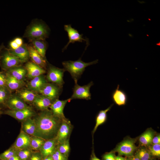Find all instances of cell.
<instances>
[{"label":"cell","instance_id":"5bb4252c","mask_svg":"<svg viewBox=\"0 0 160 160\" xmlns=\"http://www.w3.org/2000/svg\"><path fill=\"white\" fill-rule=\"evenodd\" d=\"M64 28L68 33L69 41L63 48V50L66 49L71 43H74L76 42H82L85 41V39L82 37L83 35L80 34L77 30L72 27L71 25H65Z\"/></svg>","mask_w":160,"mask_h":160},{"label":"cell","instance_id":"83f0119b","mask_svg":"<svg viewBox=\"0 0 160 160\" xmlns=\"http://www.w3.org/2000/svg\"><path fill=\"white\" fill-rule=\"evenodd\" d=\"M154 132L148 130L142 134L139 138V142L142 146H149L151 143L154 136Z\"/></svg>","mask_w":160,"mask_h":160},{"label":"cell","instance_id":"7402d4cb","mask_svg":"<svg viewBox=\"0 0 160 160\" xmlns=\"http://www.w3.org/2000/svg\"><path fill=\"white\" fill-rule=\"evenodd\" d=\"M10 53L18 58L22 63L27 62L29 57L27 46L23 44L15 49H8Z\"/></svg>","mask_w":160,"mask_h":160},{"label":"cell","instance_id":"d6a6232c","mask_svg":"<svg viewBox=\"0 0 160 160\" xmlns=\"http://www.w3.org/2000/svg\"><path fill=\"white\" fill-rule=\"evenodd\" d=\"M17 150L12 146L0 154V160H8L11 157L17 154Z\"/></svg>","mask_w":160,"mask_h":160},{"label":"cell","instance_id":"d4e9b609","mask_svg":"<svg viewBox=\"0 0 160 160\" xmlns=\"http://www.w3.org/2000/svg\"><path fill=\"white\" fill-rule=\"evenodd\" d=\"M5 72L20 81H24L27 74L25 68L20 66L11 69Z\"/></svg>","mask_w":160,"mask_h":160},{"label":"cell","instance_id":"e575fe53","mask_svg":"<svg viewBox=\"0 0 160 160\" xmlns=\"http://www.w3.org/2000/svg\"><path fill=\"white\" fill-rule=\"evenodd\" d=\"M151 156L156 157L160 156V144H153L148 150Z\"/></svg>","mask_w":160,"mask_h":160},{"label":"cell","instance_id":"277c9868","mask_svg":"<svg viewBox=\"0 0 160 160\" xmlns=\"http://www.w3.org/2000/svg\"><path fill=\"white\" fill-rule=\"evenodd\" d=\"M3 49L1 54L0 65L1 68L6 71L11 69L20 66L22 63L20 60L10 53L8 49H5L3 50Z\"/></svg>","mask_w":160,"mask_h":160},{"label":"cell","instance_id":"4fadbf2b","mask_svg":"<svg viewBox=\"0 0 160 160\" xmlns=\"http://www.w3.org/2000/svg\"><path fill=\"white\" fill-rule=\"evenodd\" d=\"M71 100L70 98L63 100L57 99L52 103L49 108L55 115L63 119L66 118L63 113L64 107L67 102Z\"/></svg>","mask_w":160,"mask_h":160},{"label":"cell","instance_id":"8fae6325","mask_svg":"<svg viewBox=\"0 0 160 160\" xmlns=\"http://www.w3.org/2000/svg\"><path fill=\"white\" fill-rule=\"evenodd\" d=\"M6 107L12 110H22L30 107L16 94H12L7 101Z\"/></svg>","mask_w":160,"mask_h":160},{"label":"cell","instance_id":"e0dca14e","mask_svg":"<svg viewBox=\"0 0 160 160\" xmlns=\"http://www.w3.org/2000/svg\"><path fill=\"white\" fill-rule=\"evenodd\" d=\"M111 97L114 103L119 106L125 105L128 99L127 94L124 91L119 89V84L112 92Z\"/></svg>","mask_w":160,"mask_h":160},{"label":"cell","instance_id":"ba28073f","mask_svg":"<svg viewBox=\"0 0 160 160\" xmlns=\"http://www.w3.org/2000/svg\"><path fill=\"white\" fill-rule=\"evenodd\" d=\"M64 69H61L50 66L47 75V80L61 88L64 84L63 79Z\"/></svg>","mask_w":160,"mask_h":160},{"label":"cell","instance_id":"52a82bcc","mask_svg":"<svg viewBox=\"0 0 160 160\" xmlns=\"http://www.w3.org/2000/svg\"><path fill=\"white\" fill-rule=\"evenodd\" d=\"M135 141L133 139H127L121 143L112 151L117 152L120 156L124 155L127 157L133 155L137 150Z\"/></svg>","mask_w":160,"mask_h":160},{"label":"cell","instance_id":"7a4b0ae2","mask_svg":"<svg viewBox=\"0 0 160 160\" xmlns=\"http://www.w3.org/2000/svg\"><path fill=\"white\" fill-rule=\"evenodd\" d=\"M98 61V60H97L92 62L85 63L80 58L75 61H65L62 63V64L65 70L70 73L74 81L77 82L78 79L82 74L85 68L91 65L97 63Z\"/></svg>","mask_w":160,"mask_h":160},{"label":"cell","instance_id":"60d3db41","mask_svg":"<svg viewBox=\"0 0 160 160\" xmlns=\"http://www.w3.org/2000/svg\"><path fill=\"white\" fill-rule=\"evenodd\" d=\"M9 45L11 47V49H16L19 47L14 40L10 42L9 44Z\"/></svg>","mask_w":160,"mask_h":160},{"label":"cell","instance_id":"d6986e66","mask_svg":"<svg viewBox=\"0 0 160 160\" xmlns=\"http://www.w3.org/2000/svg\"><path fill=\"white\" fill-rule=\"evenodd\" d=\"M53 102L48 97L41 95H38L32 103L38 110L43 111L49 109Z\"/></svg>","mask_w":160,"mask_h":160},{"label":"cell","instance_id":"bcb514c9","mask_svg":"<svg viewBox=\"0 0 160 160\" xmlns=\"http://www.w3.org/2000/svg\"><path fill=\"white\" fill-rule=\"evenodd\" d=\"M115 160H126V158L118 156H116Z\"/></svg>","mask_w":160,"mask_h":160},{"label":"cell","instance_id":"5b68a950","mask_svg":"<svg viewBox=\"0 0 160 160\" xmlns=\"http://www.w3.org/2000/svg\"><path fill=\"white\" fill-rule=\"evenodd\" d=\"M1 114L9 115L21 122L29 118H33L36 114L31 108L18 110H12L9 109L1 111Z\"/></svg>","mask_w":160,"mask_h":160},{"label":"cell","instance_id":"603a6c76","mask_svg":"<svg viewBox=\"0 0 160 160\" xmlns=\"http://www.w3.org/2000/svg\"><path fill=\"white\" fill-rule=\"evenodd\" d=\"M16 91L15 94L25 103H32L38 95L28 88H21Z\"/></svg>","mask_w":160,"mask_h":160},{"label":"cell","instance_id":"cb8c5ba5","mask_svg":"<svg viewBox=\"0 0 160 160\" xmlns=\"http://www.w3.org/2000/svg\"><path fill=\"white\" fill-rule=\"evenodd\" d=\"M21 130L31 136H35L36 126L32 118H28L22 122Z\"/></svg>","mask_w":160,"mask_h":160},{"label":"cell","instance_id":"4dcf8cb0","mask_svg":"<svg viewBox=\"0 0 160 160\" xmlns=\"http://www.w3.org/2000/svg\"><path fill=\"white\" fill-rule=\"evenodd\" d=\"M57 147L61 154L68 158L71 149L69 139L57 145Z\"/></svg>","mask_w":160,"mask_h":160},{"label":"cell","instance_id":"836d02e7","mask_svg":"<svg viewBox=\"0 0 160 160\" xmlns=\"http://www.w3.org/2000/svg\"><path fill=\"white\" fill-rule=\"evenodd\" d=\"M33 151L30 149L17 150V155L20 160H28Z\"/></svg>","mask_w":160,"mask_h":160},{"label":"cell","instance_id":"7bdbcfd3","mask_svg":"<svg viewBox=\"0 0 160 160\" xmlns=\"http://www.w3.org/2000/svg\"><path fill=\"white\" fill-rule=\"evenodd\" d=\"M90 160H101L96 156L93 148Z\"/></svg>","mask_w":160,"mask_h":160},{"label":"cell","instance_id":"1f68e13d","mask_svg":"<svg viewBox=\"0 0 160 160\" xmlns=\"http://www.w3.org/2000/svg\"><path fill=\"white\" fill-rule=\"evenodd\" d=\"M140 160H151V156L148 149L143 147L139 148L135 155Z\"/></svg>","mask_w":160,"mask_h":160},{"label":"cell","instance_id":"8d00e7d4","mask_svg":"<svg viewBox=\"0 0 160 160\" xmlns=\"http://www.w3.org/2000/svg\"><path fill=\"white\" fill-rule=\"evenodd\" d=\"M28 160H43L41 154L39 151H33Z\"/></svg>","mask_w":160,"mask_h":160},{"label":"cell","instance_id":"8992f818","mask_svg":"<svg viewBox=\"0 0 160 160\" xmlns=\"http://www.w3.org/2000/svg\"><path fill=\"white\" fill-rule=\"evenodd\" d=\"M73 129V126L70 120L66 118L62 120L55 137L57 145L70 138Z\"/></svg>","mask_w":160,"mask_h":160},{"label":"cell","instance_id":"ac0fdd59","mask_svg":"<svg viewBox=\"0 0 160 160\" xmlns=\"http://www.w3.org/2000/svg\"><path fill=\"white\" fill-rule=\"evenodd\" d=\"M57 146L55 138L45 140L39 150L43 159L47 156L51 155Z\"/></svg>","mask_w":160,"mask_h":160},{"label":"cell","instance_id":"ffe728a7","mask_svg":"<svg viewBox=\"0 0 160 160\" xmlns=\"http://www.w3.org/2000/svg\"><path fill=\"white\" fill-rule=\"evenodd\" d=\"M29 57L32 62L43 69H45L47 67V63L45 59L43 58L31 46H27Z\"/></svg>","mask_w":160,"mask_h":160},{"label":"cell","instance_id":"9a60e30c","mask_svg":"<svg viewBox=\"0 0 160 160\" xmlns=\"http://www.w3.org/2000/svg\"><path fill=\"white\" fill-rule=\"evenodd\" d=\"M25 68L27 72L26 76L29 79H32L43 75L46 72L44 69L32 62H27Z\"/></svg>","mask_w":160,"mask_h":160},{"label":"cell","instance_id":"2e32d148","mask_svg":"<svg viewBox=\"0 0 160 160\" xmlns=\"http://www.w3.org/2000/svg\"><path fill=\"white\" fill-rule=\"evenodd\" d=\"M47 82L44 76L42 75L32 79L28 84V89L36 92L39 93Z\"/></svg>","mask_w":160,"mask_h":160},{"label":"cell","instance_id":"f1b7e54d","mask_svg":"<svg viewBox=\"0 0 160 160\" xmlns=\"http://www.w3.org/2000/svg\"><path fill=\"white\" fill-rule=\"evenodd\" d=\"M33 47L39 54L45 59L47 49V44L44 40H31Z\"/></svg>","mask_w":160,"mask_h":160},{"label":"cell","instance_id":"f546056e","mask_svg":"<svg viewBox=\"0 0 160 160\" xmlns=\"http://www.w3.org/2000/svg\"><path fill=\"white\" fill-rule=\"evenodd\" d=\"M45 140L40 137L31 136L30 149L35 151H39Z\"/></svg>","mask_w":160,"mask_h":160},{"label":"cell","instance_id":"44dd1931","mask_svg":"<svg viewBox=\"0 0 160 160\" xmlns=\"http://www.w3.org/2000/svg\"><path fill=\"white\" fill-rule=\"evenodd\" d=\"M6 76V85L11 92L17 91L25 85L24 81L18 80L8 73L5 72Z\"/></svg>","mask_w":160,"mask_h":160},{"label":"cell","instance_id":"f907efd6","mask_svg":"<svg viewBox=\"0 0 160 160\" xmlns=\"http://www.w3.org/2000/svg\"></svg>","mask_w":160,"mask_h":160},{"label":"cell","instance_id":"b9f144b4","mask_svg":"<svg viewBox=\"0 0 160 160\" xmlns=\"http://www.w3.org/2000/svg\"><path fill=\"white\" fill-rule=\"evenodd\" d=\"M16 43L20 47L23 44V41L22 39L20 38H15L14 40Z\"/></svg>","mask_w":160,"mask_h":160},{"label":"cell","instance_id":"3957f363","mask_svg":"<svg viewBox=\"0 0 160 160\" xmlns=\"http://www.w3.org/2000/svg\"><path fill=\"white\" fill-rule=\"evenodd\" d=\"M49 29L46 25L41 23H35L31 25L27 28L25 35L31 40H44L49 35Z\"/></svg>","mask_w":160,"mask_h":160},{"label":"cell","instance_id":"484cf974","mask_svg":"<svg viewBox=\"0 0 160 160\" xmlns=\"http://www.w3.org/2000/svg\"><path fill=\"white\" fill-rule=\"evenodd\" d=\"M113 104L111 105L107 109L100 111L98 113L96 119L95 126L92 132V135H93L96 130L98 126L104 123L106 121L107 118V113L111 108Z\"/></svg>","mask_w":160,"mask_h":160},{"label":"cell","instance_id":"7c38bea8","mask_svg":"<svg viewBox=\"0 0 160 160\" xmlns=\"http://www.w3.org/2000/svg\"><path fill=\"white\" fill-rule=\"evenodd\" d=\"M31 136L22 130L12 145L17 150L30 149Z\"/></svg>","mask_w":160,"mask_h":160},{"label":"cell","instance_id":"f6af8a7d","mask_svg":"<svg viewBox=\"0 0 160 160\" xmlns=\"http://www.w3.org/2000/svg\"><path fill=\"white\" fill-rule=\"evenodd\" d=\"M8 160H20V159L16 154L11 157Z\"/></svg>","mask_w":160,"mask_h":160},{"label":"cell","instance_id":"4316f807","mask_svg":"<svg viewBox=\"0 0 160 160\" xmlns=\"http://www.w3.org/2000/svg\"><path fill=\"white\" fill-rule=\"evenodd\" d=\"M11 94V92L6 86L0 87V110L6 109L7 101Z\"/></svg>","mask_w":160,"mask_h":160},{"label":"cell","instance_id":"681fc988","mask_svg":"<svg viewBox=\"0 0 160 160\" xmlns=\"http://www.w3.org/2000/svg\"><path fill=\"white\" fill-rule=\"evenodd\" d=\"M1 111L0 110V116L1 115Z\"/></svg>","mask_w":160,"mask_h":160},{"label":"cell","instance_id":"74e56055","mask_svg":"<svg viewBox=\"0 0 160 160\" xmlns=\"http://www.w3.org/2000/svg\"><path fill=\"white\" fill-rule=\"evenodd\" d=\"M116 156L114 152L111 151L104 154L102 156L103 160H115Z\"/></svg>","mask_w":160,"mask_h":160},{"label":"cell","instance_id":"d590c367","mask_svg":"<svg viewBox=\"0 0 160 160\" xmlns=\"http://www.w3.org/2000/svg\"><path fill=\"white\" fill-rule=\"evenodd\" d=\"M51 156L53 160H68V157L65 156L59 152L57 146Z\"/></svg>","mask_w":160,"mask_h":160},{"label":"cell","instance_id":"c3c4849f","mask_svg":"<svg viewBox=\"0 0 160 160\" xmlns=\"http://www.w3.org/2000/svg\"><path fill=\"white\" fill-rule=\"evenodd\" d=\"M4 47L3 45L2 44L1 46H0V58H1V51L2 50V49L4 48Z\"/></svg>","mask_w":160,"mask_h":160},{"label":"cell","instance_id":"30bf717a","mask_svg":"<svg viewBox=\"0 0 160 160\" xmlns=\"http://www.w3.org/2000/svg\"><path fill=\"white\" fill-rule=\"evenodd\" d=\"M61 88L53 84L47 83L39 91V93L48 97L53 102L58 98Z\"/></svg>","mask_w":160,"mask_h":160},{"label":"cell","instance_id":"9c48e42d","mask_svg":"<svg viewBox=\"0 0 160 160\" xmlns=\"http://www.w3.org/2000/svg\"><path fill=\"white\" fill-rule=\"evenodd\" d=\"M75 83L73 93L70 99L71 100L73 99L90 100L91 94L90 89L94 84L93 82L91 81L88 84L83 86L78 85L77 82H75Z\"/></svg>","mask_w":160,"mask_h":160},{"label":"cell","instance_id":"816d5d0a","mask_svg":"<svg viewBox=\"0 0 160 160\" xmlns=\"http://www.w3.org/2000/svg\"></svg>","mask_w":160,"mask_h":160},{"label":"cell","instance_id":"6da1fadb","mask_svg":"<svg viewBox=\"0 0 160 160\" xmlns=\"http://www.w3.org/2000/svg\"><path fill=\"white\" fill-rule=\"evenodd\" d=\"M32 118L36 126L34 136L45 140L55 137L63 120L49 109L41 111Z\"/></svg>","mask_w":160,"mask_h":160},{"label":"cell","instance_id":"ab89813d","mask_svg":"<svg viewBox=\"0 0 160 160\" xmlns=\"http://www.w3.org/2000/svg\"><path fill=\"white\" fill-rule=\"evenodd\" d=\"M153 144H160V136L159 135L153 137L151 143Z\"/></svg>","mask_w":160,"mask_h":160},{"label":"cell","instance_id":"ee69618b","mask_svg":"<svg viewBox=\"0 0 160 160\" xmlns=\"http://www.w3.org/2000/svg\"><path fill=\"white\" fill-rule=\"evenodd\" d=\"M126 160H140L135 155L126 158Z\"/></svg>","mask_w":160,"mask_h":160},{"label":"cell","instance_id":"7dc6e473","mask_svg":"<svg viewBox=\"0 0 160 160\" xmlns=\"http://www.w3.org/2000/svg\"><path fill=\"white\" fill-rule=\"evenodd\" d=\"M43 160H53L51 155L47 156L43 159Z\"/></svg>","mask_w":160,"mask_h":160},{"label":"cell","instance_id":"f35d334b","mask_svg":"<svg viewBox=\"0 0 160 160\" xmlns=\"http://www.w3.org/2000/svg\"><path fill=\"white\" fill-rule=\"evenodd\" d=\"M6 86V76L5 73L0 72V87Z\"/></svg>","mask_w":160,"mask_h":160}]
</instances>
